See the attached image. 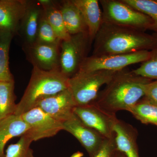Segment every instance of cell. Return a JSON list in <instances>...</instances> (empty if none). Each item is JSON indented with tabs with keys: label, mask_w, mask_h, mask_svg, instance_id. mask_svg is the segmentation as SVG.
Returning a JSON list of instances; mask_svg holds the SVG:
<instances>
[{
	"label": "cell",
	"mask_w": 157,
	"mask_h": 157,
	"mask_svg": "<svg viewBox=\"0 0 157 157\" xmlns=\"http://www.w3.org/2000/svg\"><path fill=\"white\" fill-rule=\"evenodd\" d=\"M59 46L35 42L30 47V56L33 66L46 71L60 69Z\"/></svg>",
	"instance_id": "4fadbf2b"
},
{
	"label": "cell",
	"mask_w": 157,
	"mask_h": 157,
	"mask_svg": "<svg viewBox=\"0 0 157 157\" xmlns=\"http://www.w3.org/2000/svg\"><path fill=\"white\" fill-rule=\"evenodd\" d=\"M118 72L108 70L78 72L69 78V88L77 106L93 103L101 86L109 82Z\"/></svg>",
	"instance_id": "5b68a950"
},
{
	"label": "cell",
	"mask_w": 157,
	"mask_h": 157,
	"mask_svg": "<svg viewBox=\"0 0 157 157\" xmlns=\"http://www.w3.org/2000/svg\"><path fill=\"white\" fill-rule=\"evenodd\" d=\"M74 113L86 125L105 138H110L114 135L113 128L118 119L116 115L107 113L94 103L76 106Z\"/></svg>",
	"instance_id": "9c48e42d"
},
{
	"label": "cell",
	"mask_w": 157,
	"mask_h": 157,
	"mask_svg": "<svg viewBox=\"0 0 157 157\" xmlns=\"http://www.w3.org/2000/svg\"><path fill=\"white\" fill-rule=\"evenodd\" d=\"M14 82H0V121L14 113L17 107Z\"/></svg>",
	"instance_id": "ffe728a7"
},
{
	"label": "cell",
	"mask_w": 157,
	"mask_h": 157,
	"mask_svg": "<svg viewBox=\"0 0 157 157\" xmlns=\"http://www.w3.org/2000/svg\"><path fill=\"white\" fill-rule=\"evenodd\" d=\"M92 56L124 54L151 50L157 37L143 31L103 22L94 40Z\"/></svg>",
	"instance_id": "7a4b0ae2"
},
{
	"label": "cell",
	"mask_w": 157,
	"mask_h": 157,
	"mask_svg": "<svg viewBox=\"0 0 157 157\" xmlns=\"http://www.w3.org/2000/svg\"><path fill=\"white\" fill-rule=\"evenodd\" d=\"M115 135L110 138H105L101 146L91 157H114L117 150Z\"/></svg>",
	"instance_id": "4316f807"
},
{
	"label": "cell",
	"mask_w": 157,
	"mask_h": 157,
	"mask_svg": "<svg viewBox=\"0 0 157 157\" xmlns=\"http://www.w3.org/2000/svg\"><path fill=\"white\" fill-rule=\"evenodd\" d=\"M42 13V7L30 4L21 21L23 32L27 42L30 45L33 44L36 41L39 22Z\"/></svg>",
	"instance_id": "ac0fdd59"
},
{
	"label": "cell",
	"mask_w": 157,
	"mask_h": 157,
	"mask_svg": "<svg viewBox=\"0 0 157 157\" xmlns=\"http://www.w3.org/2000/svg\"><path fill=\"white\" fill-rule=\"evenodd\" d=\"M77 106L70 89L44 98L36 107H39L55 119L62 124L74 114Z\"/></svg>",
	"instance_id": "30bf717a"
},
{
	"label": "cell",
	"mask_w": 157,
	"mask_h": 157,
	"mask_svg": "<svg viewBox=\"0 0 157 157\" xmlns=\"http://www.w3.org/2000/svg\"><path fill=\"white\" fill-rule=\"evenodd\" d=\"M29 5L24 0H0V32L14 35Z\"/></svg>",
	"instance_id": "7c38bea8"
},
{
	"label": "cell",
	"mask_w": 157,
	"mask_h": 157,
	"mask_svg": "<svg viewBox=\"0 0 157 157\" xmlns=\"http://www.w3.org/2000/svg\"><path fill=\"white\" fill-rule=\"evenodd\" d=\"M13 34L0 32V82L14 81L9 67V52Z\"/></svg>",
	"instance_id": "7402d4cb"
},
{
	"label": "cell",
	"mask_w": 157,
	"mask_h": 157,
	"mask_svg": "<svg viewBox=\"0 0 157 157\" xmlns=\"http://www.w3.org/2000/svg\"><path fill=\"white\" fill-rule=\"evenodd\" d=\"M61 42L45 18L43 12L39 22L36 42L60 47Z\"/></svg>",
	"instance_id": "cb8c5ba5"
},
{
	"label": "cell",
	"mask_w": 157,
	"mask_h": 157,
	"mask_svg": "<svg viewBox=\"0 0 157 157\" xmlns=\"http://www.w3.org/2000/svg\"><path fill=\"white\" fill-rule=\"evenodd\" d=\"M151 80L138 76L126 69L118 71L99 92L92 103L102 110L112 115L118 111H129L144 97L147 84Z\"/></svg>",
	"instance_id": "6da1fadb"
},
{
	"label": "cell",
	"mask_w": 157,
	"mask_h": 157,
	"mask_svg": "<svg viewBox=\"0 0 157 157\" xmlns=\"http://www.w3.org/2000/svg\"><path fill=\"white\" fill-rule=\"evenodd\" d=\"M59 7L68 33L71 36L88 33L87 26L81 12L73 0L63 1Z\"/></svg>",
	"instance_id": "e0dca14e"
},
{
	"label": "cell",
	"mask_w": 157,
	"mask_h": 157,
	"mask_svg": "<svg viewBox=\"0 0 157 157\" xmlns=\"http://www.w3.org/2000/svg\"><path fill=\"white\" fill-rule=\"evenodd\" d=\"M63 125V130L76 137L90 157L95 153L105 138L96 130L86 125L75 113L64 122Z\"/></svg>",
	"instance_id": "8fae6325"
},
{
	"label": "cell",
	"mask_w": 157,
	"mask_h": 157,
	"mask_svg": "<svg viewBox=\"0 0 157 157\" xmlns=\"http://www.w3.org/2000/svg\"><path fill=\"white\" fill-rule=\"evenodd\" d=\"M150 52L149 59L142 63L140 67L133 71L138 76L151 80L157 79V46Z\"/></svg>",
	"instance_id": "484cf974"
},
{
	"label": "cell",
	"mask_w": 157,
	"mask_h": 157,
	"mask_svg": "<svg viewBox=\"0 0 157 157\" xmlns=\"http://www.w3.org/2000/svg\"><path fill=\"white\" fill-rule=\"evenodd\" d=\"M42 7L44 16L58 38L61 41L70 39L71 35L68 33L65 27L59 7L56 6L52 1L50 4Z\"/></svg>",
	"instance_id": "d6986e66"
},
{
	"label": "cell",
	"mask_w": 157,
	"mask_h": 157,
	"mask_svg": "<svg viewBox=\"0 0 157 157\" xmlns=\"http://www.w3.org/2000/svg\"><path fill=\"white\" fill-rule=\"evenodd\" d=\"M103 22L145 32L153 30L154 22L146 14L135 10L122 0H100Z\"/></svg>",
	"instance_id": "277c9868"
},
{
	"label": "cell",
	"mask_w": 157,
	"mask_h": 157,
	"mask_svg": "<svg viewBox=\"0 0 157 157\" xmlns=\"http://www.w3.org/2000/svg\"><path fill=\"white\" fill-rule=\"evenodd\" d=\"M33 142L24 134L17 143L9 145L5 157H35L33 151L30 147Z\"/></svg>",
	"instance_id": "d4e9b609"
},
{
	"label": "cell",
	"mask_w": 157,
	"mask_h": 157,
	"mask_svg": "<svg viewBox=\"0 0 157 157\" xmlns=\"http://www.w3.org/2000/svg\"><path fill=\"white\" fill-rule=\"evenodd\" d=\"M150 56V51L148 50L124 54L101 56L91 55L88 56L83 61L78 72L98 70L120 71L130 65L146 61L149 59Z\"/></svg>",
	"instance_id": "52a82bcc"
},
{
	"label": "cell",
	"mask_w": 157,
	"mask_h": 157,
	"mask_svg": "<svg viewBox=\"0 0 157 157\" xmlns=\"http://www.w3.org/2000/svg\"><path fill=\"white\" fill-rule=\"evenodd\" d=\"M21 116L29 127L25 134L33 141L53 137L63 130L61 122L39 107H34Z\"/></svg>",
	"instance_id": "ba28073f"
},
{
	"label": "cell",
	"mask_w": 157,
	"mask_h": 157,
	"mask_svg": "<svg viewBox=\"0 0 157 157\" xmlns=\"http://www.w3.org/2000/svg\"><path fill=\"white\" fill-rule=\"evenodd\" d=\"M113 130L118 150L126 157H139L137 130L132 125L117 119Z\"/></svg>",
	"instance_id": "5bb4252c"
},
{
	"label": "cell",
	"mask_w": 157,
	"mask_h": 157,
	"mask_svg": "<svg viewBox=\"0 0 157 157\" xmlns=\"http://www.w3.org/2000/svg\"><path fill=\"white\" fill-rule=\"evenodd\" d=\"M69 78L60 69L46 71L33 66L30 79L14 113L22 115L42 99L69 88Z\"/></svg>",
	"instance_id": "3957f363"
},
{
	"label": "cell",
	"mask_w": 157,
	"mask_h": 157,
	"mask_svg": "<svg viewBox=\"0 0 157 157\" xmlns=\"http://www.w3.org/2000/svg\"><path fill=\"white\" fill-rule=\"evenodd\" d=\"M144 97L157 105V80L150 82L147 84Z\"/></svg>",
	"instance_id": "83f0119b"
},
{
	"label": "cell",
	"mask_w": 157,
	"mask_h": 157,
	"mask_svg": "<svg viewBox=\"0 0 157 157\" xmlns=\"http://www.w3.org/2000/svg\"><path fill=\"white\" fill-rule=\"evenodd\" d=\"M114 157H126V156L122 152L119 151L117 149V150L115 152Z\"/></svg>",
	"instance_id": "f1b7e54d"
},
{
	"label": "cell",
	"mask_w": 157,
	"mask_h": 157,
	"mask_svg": "<svg viewBox=\"0 0 157 157\" xmlns=\"http://www.w3.org/2000/svg\"><path fill=\"white\" fill-rule=\"evenodd\" d=\"M154 34L155 36H156L157 37V34L155 33V34Z\"/></svg>",
	"instance_id": "f546056e"
},
{
	"label": "cell",
	"mask_w": 157,
	"mask_h": 157,
	"mask_svg": "<svg viewBox=\"0 0 157 157\" xmlns=\"http://www.w3.org/2000/svg\"><path fill=\"white\" fill-rule=\"evenodd\" d=\"M88 33L71 35L70 39L62 41L60 46V70L70 78L79 70L87 58L92 43Z\"/></svg>",
	"instance_id": "8992f818"
},
{
	"label": "cell",
	"mask_w": 157,
	"mask_h": 157,
	"mask_svg": "<svg viewBox=\"0 0 157 157\" xmlns=\"http://www.w3.org/2000/svg\"><path fill=\"white\" fill-rule=\"evenodd\" d=\"M133 9L146 14L154 22L153 30L157 34V0H122Z\"/></svg>",
	"instance_id": "603a6c76"
},
{
	"label": "cell",
	"mask_w": 157,
	"mask_h": 157,
	"mask_svg": "<svg viewBox=\"0 0 157 157\" xmlns=\"http://www.w3.org/2000/svg\"><path fill=\"white\" fill-rule=\"evenodd\" d=\"M142 124H152L157 126V105L144 97L129 110Z\"/></svg>",
	"instance_id": "44dd1931"
},
{
	"label": "cell",
	"mask_w": 157,
	"mask_h": 157,
	"mask_svg": "<svg viewBox=\"0 0 157 157\" xmlns=\"http://www.w3.org/2000/svg\"><path fill=\"white\" fill-rule=\"evenodd\" d=\"M81 12L86 24L89 36L94 42L103 23L102 10L98 0H73Z\"/></svg>",
	"instance_id": "9a60e30c"
},
{
	"label": "cell",
	"mask_w": 157,
	"mask_h": 157,
	"mask_svg": "<svg viewBox=\"0 0 157 157\" xmlns=\"http://www.w3.org/2000/svg\"><path fill=\"white\" fill-rule=\"evenodd\" d=\"M29 127L21 117L15 113L9 115L0 121V157H5L4 149L11 138L22 136Z\"/></svg>",
	"instance_id": "2e32d148"
}]
</instances>
